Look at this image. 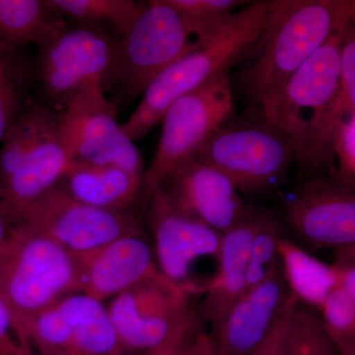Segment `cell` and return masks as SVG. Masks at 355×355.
<instances>
[{
	"mask_svg": "<svg viewBox=\"0 0 355 355\" xmlns=\"http://www.w3.org/2000/svg\"><path fill=\"white\" fill-rule=\"evenodd\" d=\"M349 18L261 110L307 172L330 164L347 120L340 105V44Z\"/></svg>",
	"mask_w": 355,
	"mask_h": 355,
	"instance_id": "6da1fadb",
	"label": "cell"
},
{
	"mask_svg": "<svg viewBox=\"0 0 355 355\" xmlns=\"http://www.w3.org/2000/svg\"><path fill=\"white\" fill-rule=\"evenodd\" d=\"M350 16L349 1L273 0L243 83L261 110Z\"/></svg>",
	"mask_w": 355,
	"mask_h": 355,
	"instance_id": "7a4b0ae2",
	"label": "cell"
},
{
	"mask_svg": "<svg viewBox=\"0 0 355 355\" xmlns=\"http://www.w3.org/2000/svg\"><path fill=\"white\" fill-rule=\"evenodd\" d=\"M270 1H250L207 41L180 58L151 83L130 118L121 125L132 142L144 139L180 98L248 57L265 28Z\"/></svg>",
	"mask_w": 355,
	"mask_h": 355,
	"instance_id": "3957f363",
	"label": "cell"
},
{
	"mask_svg": "<svg viewBox=\"0 0 355 355\" xmlns=\"http://www.w3.org/2000/svg\"><path fill=\"white\" fill-rule=\"evenodd\" d=\"M79 292L78 258L22 220L0 258V298L23 345L31 349L29 333L40 315Z\"/></svg>",
	"mask_w": 355,
	"mask_h": 355,
	"instance_id": "277c9868",
	"label": "cell"
},
{
	"mask_svg": "<svg viewBox=\"0 0 355 355\" xmlns=\"http://www.w3.org/2000/svg\"><path fill=\"white\" fill-rule=\"evenodd\" d=\"M219 27H203L178 12L166 0L140 3L137 18L119 40L111 87L123 102L144 96L161 73L198 48Z\"/></svg>",
	"mask_w": 355,
	"mask_h": 355,
	"instance_id": "5b68a950",
	"label": "cell"
},
{
	"mask_svg": "<svg viewBox=\"0 0 355 355\" xmlns=\"http://www.w3.org/2000/svg\"><path fill=\"white\" fill-rule=\"evenodd\" d=\"M233 112L228 70L178 99L163 116L157 150L142 178L140 203L146 207L154 191L225 125Z\"/></svg>",
	"mask_w": 355,
	"mask_h": 355,
	"instance_id": "8992f818",
	"label": "cell"
},
{
	"mask_svg": "<svg viewBox=\"0 0 355 355\" xmlns=\"http://www.w3.org/2000/svg\"><path fill=\"white\" fill-rule=\"evenodd\" d=\"M159 270L191 297L202 296L218 270L222 234L182 211L162 187L144 207Z\"/></svg>",
	"mask_w": 355,
	"mask_h": 355,
	"instance_id": "52a82bcc",
	"label": "cell"
},
{
	"mask_svg": "<svg viewBox=\"0 0 355 355\" xmlns=\"http://www.w3.org/2000/svg\"><path fill=\"white\" fill-rule=\"evenodd\" d=\"M119 40L111 30L67 23L37 46V83L46 100L62 106L91 84L111 87Z\"/></svg>",
	"mask_w": 355,
	"mask_h": 355,
	"instance_id": "ba28073f",
	"label": "cell"
},
{
	"mask_svg": "<svg viewBox=\"0 0 355 355\" xmlns=\"http://www.w3.org/2000/svg\"><path fill=\"white\" fill-rule=\"evenodd\" d=\"M195 158L226 175L240 193L251 195L279 188L295 159L288 144L265 121L224 125Z\"/></svg>",
	"mask_w": 355,
	"mask_h": 355,
	"instance_id": "9c48e42d",
	"label": "cell"
},
{
	"mask_svg": "<svg viewBox=\"0 0 355 355\" xmlns=\"http://www.w3.org/2000/svg\"><path fill=\"white\" fill-rule=\"evenodd\" d=\"M191 298L161 273L116 296L107 308L123 347L137 355L163 347L200 316Z\"/></svg>",
	"mask_w": 355,
	"mask_h": 355,
	"instance_id": "30bf717a",
	"label": "cell"
},
{
	"mask_svg": "<svg viewBox=\"0 0 355 355\" xmlns=\"http://www.w3.org/2000/svg\"><path fill=\"white\" fill-rule=\"evenodd\" d=\"M104 84L93 83L62 104L60 132L72 160L120 166L144 175V163L135 142L118 123V105Z\"/></svg>",
	"mask_w": 355,
	"mask_h": 355,
	"instance_id": "8fae6325",
	"label": "cell"
},
{
	"mask_svg": "<svg viewBox=\"0 0 355 355\" xmlns=\"http://www.w3.org/2000/svg\"><path fill=\"white\" fill-rule=\"evenodd\" d=\"M18 210L27 225L76 257L93 253L125 236L146 234L144 224L130 210L90 207L70 197L60 184Z\"/></svg>",
	"mask_w": 355,
	"mask_h": 355,
	"instance_id": "7c38bea8",
	"label": "cell"
},
{
	"mask_svg": "<svg viewBox=\"0 0 355 355\" xmlns=\"http://www.w3.org/2000/svg\"><path fill=\"white\" fill-rule=\"evenodd\" d=\"M29 343L35 355H133L123 347L104 302L83 292L40 315Z\"/></svg>",
	"mask_w": 355,
	"mask_h": 355,
	"instance_id": "4fadbf2b",
	"label": "cell"
},
{
	"mask_svg": "<svg viewBox=\"0 0 355 355\" xmlns=\"http://www.w3.org/2000/svg\"><path fill=\"white\" fill-rule=\"evenodd\" d=\"M299 244L311 251L355 246V189L314 179L301 184L284 207Z\"/></svg>",
	"mask_w": 355,
	"mask_h": 355,
	"instance_id": "5bb4252c",
	"label": "cell"
},
{
	"mask_svg": "<svg viewBox=\"0 0 355 355\" xmlns=\"http://www.w3.org/2000/svg\"><path fill=\"white\" fill-rule=\"evenodd\" d=\"M161 187L182 211L220 234L234 227L250 210L233 182L198 159L182 166Z\"/></svg>",
	"mask_w": 355,
	"mask_h": 355,
	"instance_id": "9a60e30c",
	"label": "cell"
},
{
	"mask_svg": "<svg viewBox=\"0 0 355 355\" xmlns=\"http://www.w3.org/2000/svg\"><path fill=\"white\" fill-rule=\"evenodd\" d=\"M292 292L282 263L231 307L218 329L210 334L217 355H252L270 335Z\"/></svg>",
	"mask_w": 355,
	"mask_h": 355,
	"instance_id": "2e32d148",
	"label": "cell"
},
{
	"mask_svg": "<svg viewBox=\"0 0 355 355\" xmlns=\"http://www.w3.org/2000/svg\"><path fill=\"white\" fill-rule=\"evenodd\" d=\"M77 258L81 268V292L101 302L161 275L153 243L146 234L121 237Z\"/></svg>",
	"mask_w": 355,
	"mask_h": 355,
	"instance_id": "e0dca14e",
	"label": "cell"
},
{
	"mask_svg": "<svg viewBox=\"0 0 355 355\" xmlns=\"http://www.w3.org/2000/svg\"><path fill=\"white\" fill-rule=\"evenodd\" d=\"M259 216L260 211L250 209L239 223L222 234L218 272L198 305L210 334L218 329L228 311L247 291L250 250Z\"/></svg>",
	"mask_w": 355,
	"mask_h": 355,
	"instance_id": "ac0fdd59",
	"label": "cell"
},
{
	"mask_svg": "<svg viewBox=\"0 0 355 355\" xmlns=\"http://www.w3.org/2000/svg\"><path fill=\"white\" fill-rule=\"evenodd\" d=\"M144 175L120 166L73 160L60 184L78 202L111 211H128L140 202Z\"/></svg>",
	"mask_w": 355,
	"mask_h": 355,
	"instance_id": "d6986e66",
	"label": "cell"
},
{
	"mask_svg": "<svg viewBox=\"0 0 355 355\" xmlns=\"http://www.w3.org/2000/svg\"><path fill=\"white\" fill-rule=\"evenodd\" d=\"M72 161L60 137L58 121L55 130L23 167L0 183V198L8 200L18 209H23L57 187Z\"/></svg>",
	"mask_w": 355,
	"mask_h": 355,
	"instance_id": "ffe728a7",
	"label": "cell"
},
{
	"mask_svg": "<svg viewBox=\"0 0 355 355\" xmlns=\"http://www.w3.org/2000/svg\"><path fill=\"white\" fill-rule=\"evenodd\" d=\"M65 25L51 0H0V44L39 46Z\"/></svg>",
	"mask_w": 355,
	"mask_h": 355,
	"instance_id": "44dd1931",
	"label": "cell"
},
{
	"mask_svg": "<svg viewBox=\"0 0 355 355\" xmlns=\"http://www.w3.org/2000/svg\"><path fill=\"white\" fill-rule=\"evenodd\" d=\"M279 251L280 263L292 293L302 304L321 310L336 286L333 266L318 260L286 236L280 239Z\"/></svg>",
	"mask_w": 355,
	"mask_h": 355,
	"instance_id": "7402d4cb",
	"label": "cell"
},
{
	"mask_svg": "<svg viewBox=\"0 0 355 355\" xmlns=\"http://www.w3.org/2000/svg\"><path fill=\"white\" fill-rule=\"evenodd\" d=\"M60 121L58 112L31 101L0 144V183L17 172Z\"/></svg>",
	"mask_w": 355,
	"mask_h": 355,
	"instance_id": "603a6c76",
	"label": "cell"
},
{
	"mask_svg": "<svg viewBox=\"0 0 355 355\" xmlns=\"http://www.w3.org/2000/svg\"><path fill=\"white\" fill-rule=\"evenodd\" d=\"M37 83L36 62L25 50L0 44V144L24 111Z\"/></svg>",
	"mask_w": 355,
	"mask_h": 355,
	"instance_id": "cb8c5ba5",
	"label": "cell"
},
{
	"mask_svg": "<svg viewBox=\"0 0 355 355\" xmlns=\"http://www.w3.org/2000/svg\"><path fill=\"white\" fill-rule=\"evenodd\" d=\"M64 18L76 24L104 28L123 36L139 12L132 0H51Z\"/></svg>",
	"mask_w": 355,
	"mask_h": 355,
	"instance_id": "d4e9b609",
	"label": "cell"
},
{
	"mask_svg": "<svg viewBox=\"0 0 355 355\" xmlns=\"http://www.w3.org/2000/svg\"><path fill=\"white\" fill-rule=\"evenodd\" d=\"M284 236L279 221L270 214L260 212L250 250L248 289L261 284L280 265L279 245Z\"/></svg>",
	"mask_w": 355,
	"mask_h": 355,
	"instance_id": "484cf974",
	"label": "cell"
},
{
	"mask_svg": "<svg viewBox=\"0 0 355 355\" xmlns=\"http://www.w3.org/2000/svg\"><path fill=\"white\" fill-rule=\"evenodd\" d=\"M324 330L338 354L355 349V302L338 286L319 311Z\"/></svg>",
	"mask_w": 355,
	"mask_h": 355,
	"instance_id": "4316f807",
	"label": "cell"
},
{
	"mask_svg": "<svg viewBox=\"0 0 355 355\" xmlns=\"http://www.w3.org/2000/svg\"><path fill=\"white\" fill-rule=\"evenodd\" d=\"M291 355H338L319 313L300 301L294 315Z\"/></svg>",
	"mask_w": 355,
	"mask_h": 355,
	"instance_id": "83f0119b",
	"label": "cell"
},
{
	"mask_svg": "<svg viewBox=\"0 0 355 355\" xmlns=\"http://www.w3.org/2000/svg\"><path fill=\"white\" fill-rule=\"evenodd\" d=\"M178 12L207 28H216L250 1L239 0H166Z\"/></svg>",
	"mask_w": 355,
	"mask_h": 355,
	"instance_id": "f1b7e54d",
	"label": "cell"
},
{
	"mask_svg": "<svg viewBox=\"0 0 355 355\" xmlns=\"http://www.w3.org/2000/svg\"><path fill=\"white\" fill-rule=\"evenodd\" d=\"M340 105L345 116L355 114V16L352 12L340 44Z\"/></svg>",
	"mask_w": 355,
	"mask_h": 355,
	"instance_id": "f546056e",
	"label": "cell"
},
{
	"mask_svg": "<svg viewBox=\"0 0 355 355\" xmlns=\"http://www.w3.org/2000/svg\"><path fill=\"white\" fill-rule=\"evenodd\" d=\"M298 303L297 297L292 293L275 329L252 355H291L292 329Z\"/></svg>",
	"mask_w": 355,
	"mask_h": 355,
	"instance_id": "4dcf8cb0",
	"label": "cell"
},
{
	"mask_svg": "<svg viewBox=\"0 0 355 355\" xmlns=\"http://www.w3.org/2000/svg\"><path fill=\"white\" fill-rule=\"evenodd\" d=\"M336 154L340 157L343 174L352 183L355 180V114L347 119L340 128Z\"/></svg>",
	"mask_w": 355,
	"mask_h": 355,
	"instance_id": "1f68e13d",
	"label": "cell"
},
{
	"mask_svg": "<svg viewBox=\"0 0 355 355\" xmlns=\"http://www.w3.org/2000/svg\"><path fill=\"white\" fill-rule=\"evenodd\" d=\"M0 355H35L21 342L16 333L12 318L0 298Z\"/></svg>",
	"mask_w": 355,
	"mask_h": 355,
	"instance_id": "d6a6232c",
	"label": "cell"
},
{
	"mask_svg": "<svg viewBox=\"0 0 355 355\" xmlns=\"http://www.w3.org/2000/svg\"><path fill=\"white\" fill-rule=\"evenodd\" d=\"M203 324L202 318L198 316L163 347L137 355H187L196 336L205 328Z\"/></svg>",
	"mask_w": 355,
	"mask_h": 355,
	"instance_id": "836d02e7",
	"label": "cell"
},
{
	"mask_svg": "<svg viewBox=\"0 0 355 355\" xmlns=\"http://www.w3.org/2000/svg\"><path fill=\"white\" fill-rule=\"evenodd\" d=\"M21 214L17 207L0 198V258L12 244L21 225Z\"/></svg>",
	"mask_w": 355,
	"mask_h": 355,
	"instance_id": "e575fe53",
	"label": "cell"
},
{
	"mask_svg": "<svg viewBox=\"0 0 355 355\" xmlns=\"http://www.w3.org/2000/svg\"><path fill=\"white\" fill-rule=\"evenodd\" d=\"M331 266L335 270L336 286L355 302V260L336 258Z\"/></svg>",
	"mask_w": 355,
	"mask_h": 355,
	"instance_id": "d590c367",
	"label": "cell"
},
{
	"mask_svg": "<svg viewBox=\"0 0 355 355\" xmlns=\"http://www.w3.org/2000/svg\"><path fill=\"white\" fill-rule=\"evenodd\" d=\"M187 355H217L216 343L207 329L203 328L198 334Z\"/></svg>",
	"mask_w": 355,
	"mask_h": 355,
	"instance_id": "8d00e7d4",
	"label": "cell"
},
{
	"mask_svg": "<svg viewBox=\"0 0 355 355\" xmlns=\"http://www.w3.org/2000/svg\"><path fill=\"white\" fill-rule=\"evenodd\" d=\"M336 258H345L350 259V260H355V246L336 250Z\"/></svg>",
	"mask_w": 355,
	"mask_h": 355,
	"instance_id": "74e56055",
	"label": "cell"
},
{
	"mask_svg": "<svg viewBox=\"0 0 355 355\" xmlns=\"http://www.w3.org/2000/svg\"><path fill=\"white\" fill-rule=\"evenodd\" d=\"M338 355H355V349L349 350V352H343V354Z\"/></svg>",
	"mask_w": 355,
	"mask_h": 355,
	"instance_id": "f35d334b",
	"label": "cell"
},
{
	"mask_svg": "<svg viewBox=\"0 0 355 355\" xmlns=\"http://www.w3.org/2000/svg\"><path fill=\"white\" fill-rule=\"evenodd\" d=\"M352 184H354V186H355V180H354V182H352Z\"/></svg>",
	"mask_w": 355,
	"mask_h": 355,
	"instance_id": "ab89813d",
	"label": "cell"
}]
</instances>
